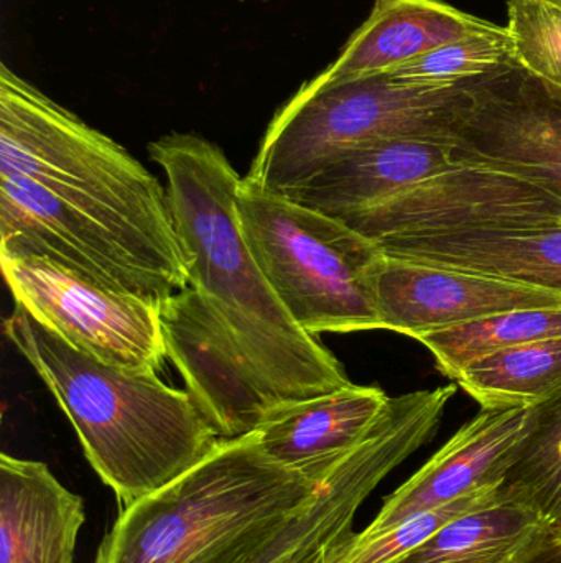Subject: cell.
I'll use <instances>...</instances> for the list:
<instances>
[{"mask_svg":"<svg viewBox=\"0 0 561 563\" xmlns=\"http://www.w3.org/2000/svg\"><path fill=\"white\" fill-rule=\"evenodd\" d=\"M0 266L15 303L72 346L135 373L164 367L160 305L40 254L0 250Z\"/></svg>","mask_w":561,"mask_h":563,"instance_id":"obj_7","label":"cell"},{"mask_svg":"<svg viewBox=\"0 0 561 563\" xmlns=\"http://www.w3.org/2000/svg\"><path fill=\"white\" fill-rule=\"evenodd\" d=\"M514 63L506 25L445 43L389 71V79L411 88H450L484 78Z\"/></svg>","mask_w":561,"mask_h":563,"instance_id":"obj_25","label":"cell"},{"mask_svg":"<svg viewBox=\"0 0 561 563\" xmlns=\"http://www.w3.org/2000/svg\"><path fill=\"white\" fill-rule=\"evenodd\" d=\"M556 336H561V307L493 314L422 334L417 341L434 354L437 369L455 380L464 367L481 357Z\"/></svg>","mask_w":561,"mask_h":563,"instance_id":"obj_22","label":"cell"},{"mask_svg":"<svg viewBox=\"0 0 561 563\" xmlns=\"http://www.w3.org/2000/svg\"><path fill=\"white\" fill-rule=\"evenodd\" d=\"M341 221L375 243L561 227V198L523 178L455 162L453 167Z\"/></svg>","mask_w":561,"mask_h":563,"instance_id":"obj_9","label":"cell"},{"mask_svg":"<svg viewBox=\"0 0 561 563\" xmlns=\"http://www.w3.org/2000/svg\"><path fill=\"white\" fill-rule=\"evenodd\" d=\"M378 244L392 260L451 267L561 291V227L402 238Z\"/></svg>","mask_w":561,"mask_h":563,"instance_id":"obj_19","label":"cell"},{"mask_svg":"<svg viewBox=\"0 0 561 563\" xmlns=\"http://www.w3.org/2000/svg\"><path fill=\"white\" fill-rule=\"evenodd\" d=\"M455 383L481 409L539 407L561 396V336L532 341L474 361Z\"/></svg>","mask_w":561,"mask_h":563,"instance_id":"obj_21","label":"cell"},{"mask_svg":"<svg viewBox=\"0 0 561 563\" xmlns=\"http://www.w3.org/2000/svg\"><path fill=\"white\" fill-rule=\"evenodd\" d=\"M450 137H397L339 158L285 198L343 220L453 167Z\"/></svg>","mask_w":561,"mask_h":563,"instance_id":"obj_17","label":"cell"},{"mask_svg":"<svg viewBox=\"0 0 561 563\" xmlns=\"http://www.w3.org/2000/svg\"><path fill=\"white\" fill-rule=\"evenodd\" d=\"M451 142L457 164L503 172L561 198V91L516 62L471 81Z\"/></svg>","mask_w":561,"mask_h":563,"instance_id":"obj_10","label":"cell"},{"mask_svg":"<svg viewBox=\"0 0 561 563\" xmlns=\"http://www.w3.org/2000/svg\"><path fill=\"white\" fill-rule=\"evenodd\" d=\"M381 330L414 338L507 311L561 307V291L451 269L392 260L375 273Z\"/></svg>","mask_w":561,"mask_h":563,"instance_id":"obj_13","label":"cell"},{"mask_svg":"<svg viewBox=\"0 0 561 563\" xmlns=\"http://www.w3.org/2000/svg\"><path fill=\"white\" fill-rule=\"evenodd\" d=\"M520 563H561V532L550 531Z\"/></svg>","mask_w":561,"mask_h":563,"instance_id":"obj_27","label":"cell"},{"mask_svg":"<svg viewBox=\"0 0 561 563\" xmlns=\"http://www.w3.org/2000/svg\"><path fill=\"white\" fill-rule=\"evenodd\" d=\"M148 154L167 178L190 285L260 383L282 404L351 384L335 354L293 321L257 266L237 220L243 178L224 152L200 135L175 132L150 142Z\"/></svg>","mask_w":561,"mask_h":563,"instance_id":"obj_1","label":"cell"},{"mask_svg":"<svg viewBox=\"0 0 561 563\" xmlns=\"http://www.w3.org/2000/svg\"><path fill=\"white\" fill-rule=\"evenodd\" d=\"M85 521L45 463L0 455V563H72Z\"/></svg>","mask_w":561,"mask_h":563,"instance_id":"obj_18","label":"cell"},{"mask_svg":"<svg viewBox=\"0 0 561 563\" xmlns=\"http://www.w3.org/2000/svg\"><path fill=\"white\" fill-rule=\"evenodd\" d=\"M236 208L250 254L302 330H381L375 273L384 253L375 241L246 178Z\"/></svg>","mask_w":561,"mask_h":563,"instance_id":"obj_5","label":"cell"},{"mask_svg":"<svg viewBox=\"0 0 561 563\" xmlns=\"http://www.w3.org/2000/svg\"><path fill=\"white\" fill-rule=\"evenodd\" d=\"M503 492L561 532V396L539 406L536 429L507 473Z\"/></svg>","mask_w":561,"mask_h":563,"instance_id":"obj_24","label":"cell"},{"mask_svg":"<svg viewBox=\"0 0 561 563\" xmlns=\"http://www.w3.org/2000/svg\"><path fill=\"white\" fill-rule=\"evenodd\" d=\"M471 81L411 88L388 76L290 98L273 115L246 180L287 197L345 155L397 137H450Z\"/></svg>","mask_w":561,"mask_h":563,"instance_id":"obj_6","label":"cell"},{"mask_svg":"<svg viewBox=\"0 0 561 563\" xmlns=\"http://www.w3.org/2000/svg\"><path fill=\"white\" fill-rule=\"evenodd\" d=\"M323 483L273 462L256 432L220 440L177 482L121 508L92 563L236 562L305 509Z\"/></svg>","mask_w":561,"mask_h":563,"instance_id":"obj_3","label":"cell"},{"mask_svg":"<svg viewBox=\"0 0 561 563\" xmlns=\"http://www.w3.org/2000/svg\"><path fill=\"white\" fill-rule=\"evenodd\" d=\"M550 531L530 506L503 495L455 519L401 563H520Z\"/></svg>","mask_w":561,"mask_h":563,"instance_id":"obj_20","label":"cell"},{"mask_svg":"<svg viewBox=\"0 0 561 563\" xmlns=\"http://www.w3.org/2000/svg\"><path fill=\"white\" fill-rule=\"evenodd\" d=\"M514 62L561 91V7L547 0H507Z\"/></svg>","mask_w":561,"mask_h":563,"instance_id":"obj_26","label":"cell"},{"mask_svg":"<svg viewBox=\"0 0 561 563\" xmlns=\"http://www.w3.org/2000/svg\"><path fill=\"white\" fill-rule=\"evenodd\" d=\"M328 548V545H326ZM326 548L315 549V551L308 552V554L303 555L302 559H299L295 563H322L323 562V552H325Z\"/></svg>","mask_w":561,"mask_h":563,"instance_id":"obj_28","label":"cell"},{"mask_svg":"<svg viewBox=\"0 0 561 563\" xmlns=\"http://www.w3.org/2000/svg\"><path fill=\"white\" fill-rule=\"evenodd\" d=\"M3 331L42 377L121 508L203 462L220 443L187 389L78 350L15 303Z\"/></svg>","mask_w":561,"mask_h":563,"instance_id":"obj_2","label":"cell"},{"mask_svg":"<svg viewBox=\"0 0 561 563\" xmlns=\"http://www.w3.org/2000/svg\"><path fill=\"white\" fill-rule=\"evenodd\" d=\"M160 314L167 356L221 440L253 433L282 404L247 366L191 285L167 298Z\"/></svg>","mask_w":561,"mask_h":563,"instance_id":"obj_12","label":"cell"},{"mask_svg":"<svg viewBox=\"0 0 561 563\" xmlns=\"http://www.w3.org/2000/svg\"><path fill=\"white\" fill-rule=\"evenodd\" d=\"M0 175L40 185L190 277L167 187L117 142L0 65Z\"/></svg>","mask_w":561,"mask_h":563,"instance_id":"obj_4","label":"cell"},{"mask_svg":"<svg viewBox=\"0 0 561 563\" xmlns=\"http://www.w3.org/2000/svg\"><path fill=\"white\" fill-rule=\"evenodd\" d=\"M389 399L379 387L351 383L312 399L280 404L254 432L273 462L319 485L368 435Z\"/></svg>","mask_w":561,"mask_h":563,"instance_id":"obj_16","label":"cell"},{"mask_svg":"<svg viewBox=\"0 0 561 563\" xmlns=\"http://www.w3.org/2000/svg\"><path fill=\"white\" fill-rule=\"evenodd\" d=\"M501 26L445 0H375L368 19L349 36L338 58L303 82L295 98L388 75L445 43Z\"/></svg>","mask_w":561,"mask_h":563,"instance_id":"obj_15","label":"cell"},{"mask_svg":"<svg viewBox=\"0 0 561 563\" xmlns=\"http://www.w3.org/2000/svg\"><path fill=\"white\" fill-rule=\"evenodd\" d=\"M438 432L434 413L411 396L391 397L368 435L352 446L299 515L233 563H295L352 532L379 485Z\"/></svg>","mask_w":561,"mask_h":563,"instance_id":"obj_11","label":"cell"},{"mask_svg":"<svg viewBox=\"0 0 561 563\" xmlns=\"http://www.w3.org/2000/svg\"><path fill=\"white\" fill-rule=\"evenodd\" d=\"M503 486L476 489L447 505L417 512L397 525L349 532L329 544L322 563H401L460 516L486 508L503 498Z\"/></svg>","mask_w":561,"mask_h":563,"instance_id":"obj_23","label":"cell"},{"mask_svg":"<svg viewBox=\"0 0 561 563\" xmlns=\"http://www.w3.org/2000/svg\"><path fill=\"white\" fill-rule=\"evenodd\" d=\"M547 2L553 3V5L561 7V0H547Z\"/></svg>","mask_w":561,"mask_h":563,"instance_id":"obj_29","label":"cell"},{"mask_svg":"<svg viewBox=\"0 0 561 563\" xmlns=\"http://www.w3.org/2000/svg\"><path fill=\"white\" fill-rule=\"evenodd\" d=\"M0 250L52 257L160 307L190 285L121 231L22 177L0 175Z\"/></svg>","mask_w":561,"mask_h":563,"instance_id":"obj_8","label":"cell"},{"mask_svg":"<svg viewBox=\"0 0 561 563\" xmlns=\"http://www.w3.org/2000/svg\"><path fill=\"white\" fill-rule=\"evenodd\" d=\"M239 2H246V0H239ZM263 2H269V0H263Z\"/></svg>","mask_w":561,"mask_h":563,"instance_id":"obj_30","label":"cell"},{"mask_svg":"<svg viewBox=\"0 0 561 563\" xmlns=\"http://www.w3.org/2000/svg\"><path fill=\"white\" fill-rule=\"evenodd\" d=\"M539 419V407L484 410L464 423L417 473L384 499L369 529L447 505L490 486H503Z\"/></svg>","mask_w":561,"mask_h":563,"instance_id":"obj_14","label":"cell"}]
</instances>
